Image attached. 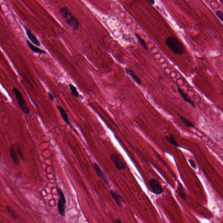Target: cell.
<instances>
[{
	"label": "cell",
	"mask_w": 223,
	"mask_h": 223,
	"mask_svg": "<svg viewBox=\"0 0 223 223\" xmlns=\"http://www.w3.org/2000/svg\"><path fill=\"white\" fill-rule=\"evenodd\" d=\"M165 43L172 52L176 55L180 56L185 53L184 46L177 38L170 37L166 40Z\"/></svg>",
	"instance_id": "cell-1"
},
{
	"label": "cell",
	"mask_w": 223,
	"mask_h": 223,
	"mask_svg": "<svg viewBox=\"0 0 223 223\" xmlns=\"http://www.w3.org/2000/svg\"><path fill=\"white\" fill-rule=\"evenodd\" d=\"M57 108L61 114V116L63 119V120L65 122V123L67 124L68 125H71L70 121H69V118H68V115L67 113H66L65 109L62 106L57 105Z\"/></svg>",
	"instance_id": "cell-12"
},
{
	"label": "cell",
	"mask_w": 223,
	"mask_h": 223,
	"mask_svg": "<svg viewBox=\"0 0 223 223\" xmlns=\"http://www.w3.org/2000/svg\"><path fill=\"white\" fill-rule=\"evenodd\" d=\"M60 12L63 18L66 20V23L74 30H77L80 26L79 22L68 9L65 7H62L60 9Z\"/></svg>",
	"instance_id": "cell-2"
},
{
	"label": "cell",
	"mask_w": 223,
	"mask_h": 223,
	"mask_svg": "<svg viewBox=\"0 0 223 223\" xmlns=\"http://www.w3.org/2000/svg\"><path fill=\"white\" fill-rule=\"evenodd\" d=\"M110 194L114 199V201L116 203V204L118 206L120 207L123 202V199L120 194L114 190H111L110 191Z\"/></svg>",
	"instance_id": "cell-9"
},
{
	"label": "cell",
	"mask_w": 223,
	"mask_h": 223,
	"mask_svg": "<svg viewBox=\"0 0 223 223\" xmlns=\"http://www.w3.org/2000/svg\"><path fill=\"white\" fill-rule=\"evenodd\" d=\"M93 166L94 170L96 171V173H97L98 176L100 179H102L103 181L105 182L106 184L108 185L109 182H108L106 175L105 174L104 172L102 170L100 169V168L99 167V166L97 163H94Z\"/></svg>",
	"instance_id": "cell-8"
},
{
	"label": "cell",
	"mask_w": 223,
	"mask_h": 223,
	"mask_svg": "<svg viewBox=\"0 0 223 223\" xmlns=\"http://www.w3.org/2000/svg\"><path fill=\"white\" fill-rule=\"evenodd\" d=\"M9 153H10V156H11L14 163L17 166H18L20 164V162H19L18 155H17V153L15 151V147H14V145H12L10 147V149H9Z\"/></svg>",
	"instance_id": "cell-10"
},
{
	"label": "cell",
	"mask_w": 223,
	"mask_h": 223,
	"mask_svg": "<svg viewBox=\"0 0 223 223\" xmlns=\"http://www.w3.org/2000/svg\"><path fill=\"white\" fill-rule=\"evenodd\" d=\"M110 159L118 170H123L125 169L126 167L125 163L119 155L117 153H113L110 156Z\"/></svg>",
	"instance_id": "cell-6"
},
{
	"label": "cell",
	"mask_w": 223,
	"mask_h": 223,
	"mask_svg": "<svg viewBox=\"0 0 223 223\" xmlns=\"http://www.w3.org/2000/svg\"><path fill=\"white\" fill-rule=\"evenodd\" d=\"M151 191L156 195H160L163 193L164 190L158 181L155 178H151L149 181Z\"/></svg>",
	"instance_id": "cell-5"
},
{
	"label": "cell",
	"mask_w": 223,
	"mask_h": 223,
	"mask_svg": "<svg viewBox=\"0 0 223 223\" xmlns=\"http://www.w3.org/2000/svg\"><path fill=\"white\" fill-rule=\"evenodd\" d=\"M179 117L186 126L188 127H194V125L193 123L189 120H188L186 118L184 117L181 115H179Z\"/></svg>",
	"instance_id": "cell-17"
},
{
	"label": "cell",
	"mask_w": 223,
	"mask_h": 223,
	"mask_svg": "<svg viewBox=\"0 0 223 223\" xmlns=\"http://www.w3.org/2000/svg\"><path fill=\"white\" fill-rule=\"evenodd\" d=\"M27 46L28 47L31 49V50L34 53H39V54H45L46 53V52H45L44 50L41 49L39 48H38V47L35 46H33L31 43L28 40H27Z\"/></svg>",
	"instance_id": "cell-14"
},
{
	"label": "cell",
	"mask_w": 223,
	"mask_h": 223,
	"mask_svg": "<svg viewBox=\"0 0 223 223\" xmlns=\"http://www.w3.org/2000/svg\"><path fill=\"white\" fill-rule=\"evenodd\" d=\"M177 90L178 92L180 94L181 97L182 98L184 99V100H185V102L189 103L190 105H191V106H193V107H194V108H195V104H194V102H193V101H192V100H191L190 98H189V97L188 96V95H187V94L182 89L180 88V87H178L177 89Z\"/></svg>",
	"instance_id": "cell-11"
},
{
	"label": "cell",
	"mask_w": 223,
	"mask_h": 223,
	"mask_svg": "<svg viewBox=\"0 0 223 223\" xmlns=\"http://www.w3.org/2000/svg\"><path fill=\"white\" fill-rule=\"evenodd\" d=\"M177 192L178 194L180 197L183 200H185L186 199V194L184 188L182 187V185L179 184L177 188Z\"/></svg>",
	"instance_id": "cell-15"
},
{
	"label": "cell",
	"mask_w": 223,
	"mask_h": 223,
	"mask_svg": "<svg viewBox=\"0 0 223 223\" xmlns=\"http://www.w3.org/2000/svg\"><path fill=\"white\" fill-rule=\"evenodd\" d=\"M24 27L25 28V31H26L27 35L29 39L33 43L36 45V46H40L41 45L39 41L35 35L31 31L29 28H27L25 26H24Z\"/></svg>",
	"instance_id": "cell-7"
},
{
	"label": "cell",
	"mask_w": 223,
	"mask_h": 223,
	"mask_svg": "<svg viewBox=\"0 0 223 223\" xmlns=\"http://www.w3.org/2000/svg\"><path fill=\"white\" fill-rule=\"evenodd\" d=\"M135 35H136V37H137V39L138 41L140 42V43H141V44L142 45V46L144 47V48L145 49L147 50V45L145 41H144V40L139 35L137 34H135Z\"/></svg>",
	"instance_id": "cell-20"
},
{
	"label": "cell",
	"mask_w": 223,
	"mask_h": 223,
	"mask_svg": "<svg viewBox=\"0 0 223 223\" xmlns=\"http://www.w3.org/2000/svg\"><path fill=\"white\" fill-rule=\"evenodd\" d=\"M115 223H122V222L119 219H117L115 220Z\"/></svg>",
	"instance_id": "cell-26"
},
{
	"label": "cell",
	"mask_w": 223,
	"mask_h": 223,
	"mask_svg": "<svg viewBox=\"0 0 223 223\" xmlns=\"http://www.w3.org/2000/svg\"><path fill=\"white\" fill-rule=\"evenodd\" d=\"M125 71L127 74L129 75L132 78V79L135 82L138 84H141V80L135 74L134 72L131 69H130L129 68H125Z\"/></svg>",
	"instance_id": "cell-13"
},
{
	"label": "cell",
	"mask_w": 223,
	"mask_h": 223,
	"mask_svg": "<svg viewBox=\"0 0 223 223\" xmlns=\"http://www.w3.org/2000/svg\"><path fill=\"white\" fill-rule=\"evenodd\" d=\"M16 149H17V152H18V155H19V156L21 157V158L22 159H23L24 156L23 154H22V152H21V148H20V147H19V146H18V145H16Z\"/></svg>",
	"instance_id": "cell-22"
},
{
	"label": "cell",
	"mask_w": 223,
	"mask_h": 223,
	"mask_svg": "<svg viewBox=\"0 0 223 223\" xmlns=\"http://www.w3.org/2000/svg\"><path fill=\"white\" fill-rule=\"evenodd\" d=\"M148 2L152 5H154V3H155V2L154 1H152V0H148Z\"/></svg>",
	"instance_id": "cell-25"
},
{
	"label": "cell",
	"mask_w": 223,
	"mask_h": 223,
	"mask_svg": "<svg viewBox=\"0 0 223 223\" xmlns=\"http://www.w3.org/2000/svg\"><path fill=\"white\" fill-rule=\"evenodd\" d=\"M13 92L17 99L20 109L25 115H29L30 113V110L29 107L27 106L26 101L24 98L21 92L18 89L15 87H13Z\"/></svg>",
	"instance_id": "cell-3"
},
{
	"label": "cell",
	"mask_w": 223,
	"mask_h": 223,
	"mask_svg": "<svg viewBox=\"0 0 223 223\" xmlns=\"http://www.w3.org/2000/svg\"><path fill=\"white\" fill-rule=\"evenodd\" d=\"M69 86L72 95L75 97H77V98L79 97V93L78 92L76 88L73 85L71 84L69 85Z\"/></svg>",
	"instance_id": "cell-19"
},
{
	"label": "cell",
	"mask_w": 223,
	"mask_h": 223,
	"mask_svg": "<svg viewBox=\"0 0 223 223\" xmlns=\"http://www.w3.org/2000/svg\"><path fill=\"white\" fill-rule=\"evenodd\" d=\"M58 192L59 195V199L58 203V211L59 214L62 216H64L65 215L66 199L64 193L60 188H58Z\"/></svg>",
	"instance_id": "cell-4"
},
{
	"label": "cell",
	"mask_w": 223,
	"mask_h": 223,
	"mask_svg": "<svg viewBox=\"0 0 223 223\" xmlns=\"http://www.w3.org/2000/svg\"><path fill=\"white\" fill-rule=\"evenodd\" d=\"M6 209L7 211H8V212L12 215L13 218L15 219L18 218V215H17V213L15 211V210H14L11 207V206H10L9 205H7L6 206Z\"/></svg>",
	"instance_id": "cell-18"
},
{
	"label": "cell",
	"mask_w": 223,
	"mask_h": 223,
	"mask_svg": "<svg viewBox=\"0 0 223 223\" xmlns=\"http://www.w3.org/2000/svg\"><path fill=\"white\" fill-rule=\"evenodd\" d=\"M189 162H190V164H191V166H192L194 168H196V164H195V162L194 160L192 159H190L189 160Z\"/></svg>",
	"instance_id": "cell-23"
},
{
	"label": "cell",
	"mask_w": 223,
	"mask_h": 223,
	"mask_svg": "<svg viewBox=\"0 0 223 223\" xmlns=\"http://www.w3.org/2000/svg\"><path fill=\"white\" fill-rule=\"evenodd\" d=\"M166 139L167 140L169 143H170L171 145H173L176 147H178L179 146L178 144L177 143L173 135L170 134L169 136H166Z\"/></svg>",
	"instance_id": "cell-16"
},
{
	"label": "cell",
	"mask_w": 223,
	"mask_h": 223,
	"mask_svg": "<svg viewBox=\"0 0 223 223\" xmlns=\"http://www.w3.org/2000/svg\"><path fill=\"white\" fill-rule=\"evenodd\" d=\"M216 14L218 18H219L223 23V12L221 11H218L216 12Z\"/></svg>",
	"instance_id": "cell-21"
},
{
	"label": "cell",
	"mask_w": 223,
	"mask_h": 223,
	"mask_svg": "<svg viewBox=\"0 0 223 223\" xmlns=\"http://www.w3.org/2000/svg\"><path fill=\"white\" fill-rule=\"evenodd\" d=\"M48 96H49V98L50 100H54V97L53 94L51 93H48Z\"/></svg>",
	"instance_id": "cell-24"
}]
</instances>
